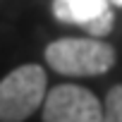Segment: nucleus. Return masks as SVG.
<instances>
[{
    "instance_id": "obj_5",
    "label": "nucleus",
    "mask_w": 122,
    "mask_h": 122,
    "mask_svg": "<svg viewBox=\"0 0 122 122\" xmlns=\"http://www.w3.org/2000/svg\"><path fill=\"white\" fill-rule=\"evenodd\" d=\"M103 122H122V84L108 91L103 103Z\"/></svg>"
},
{
    "instance_id": "obj_1",
    "label": "nucleus",
    "mask_w": 122,
    "mask_h": 122,
    "mask_svg": "<svg viewBox=\"0 0 122 122\" xmlns=\"http://www.w3.org/2000/svg\"><path fill=\"white\" fill-rule=\"evenodd\" d=\"M115 48L101 38H57L46 48V62L65 77H96L115 65Z\"/></svg>"
},
{
    "instance_id": "obj_3",
    "label": "nucleus",
    "mask_w": 122,
    "mask_h": 122,
    "mask_svg": "<svg viewBox=\"0 0 122 122\" xmlns=\"http://www.w3.org/2000/svg\"><path fill=\"white\" fill-rule=\"evenodd\" d=\"M43 122H103V105L84 86L60 84L43 101Z\"/></svg>"
},
{
    "instance_id": "obj_4",
    "label": "nucleus",
    "mask_w": 122,
    "mask_h": 122,
    "mask_svg": "<svg viewBox=\"0 0 122 122\" xmlns=\"http://www.w3.org/2000/svg\"><path fill=\"white\" fill-rule=\"evenodd\" d=\"M110 0H53V15L65 24H77L86 29L101 15L110 12Z\"/></svg>"
},
{
    "instance_id": "obj_6",
    "label": "nucleus",
    "mask_w": 122,
    "mask_h": 122,
    "mask_svg": "<svg viewBox=\"0 0 122 122\" xmlns=\"http://www.w3.org/2000/svg\"><path fill=\"white\" fill-rule=\"evenodd\" d=\"M112 5H117V7H122V0H110Z\"/></svg>"
},
{
    "instance_id": "obj_2",
    "label": "nucleus",
    "mask_w": 122,
    "mask_h": 122,
    "mask_svg": "<svg viewBox=\"0 0 122 122\" xmlns=\"http://www.w3.org/2000/svg\"><path fill=\"white\" fill-rule=\"evenodd\" d=\"M46 70L22 65L0 81V122H24L46 101Z\"/></svg>"
}]
</instances>
